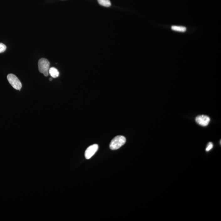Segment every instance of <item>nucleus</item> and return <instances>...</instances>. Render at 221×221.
Returning a JSON list of instances; mask_svg holds the SVG:
<instances>
[{
    "mask_svg": "<svg viewBox=\"0 0 221 221\" xmlns=\"http://www.w3.org/2000/svg\"><path fill=\"white\" fill-rule=\"evenodd\" d=\"M213 143L210 142L208 143V144L207 147L206 148V151L207 152H208L211 150L213 148Z\"/></svg>",
    "mask_w": 221,
    "mask_h": 221,
    "instance_id": "obj_10",
    "label": "nucleus"
},
{
    "mask_svg": "<svg viewBox=\"0 0 221 221\" xmlns=\"http://www.w3.org/2000/svg\"><path fill=\"white\" fill-rule=\"evenodd\" d=\"M6 46L4 44L0 43V53L4 52L6 49Z\"/></svg>",
    "mask_w": 221,
    "mask_h": 221,
    "instance_id": "obj_9",
    "label": "nucleus"
},
{
    "mask_svg": "<svg viewBox=\"0 0 221 221\" xmlns=\"http://www.w3.org/2000/svg\"><path fill=\"white\" fill-rule=\"evenodd\" d=\"M126 138L123 136H118L114 138L110 144V148L112 150L118 149L125 144Z\"/></svg>",
    "mask_w": 221,
    "mask_h": 221,
    "instance_id": "obj_1",
    "label": "nucleus"
},
{
    "mask_svg": "<svg viewBox=\"0 0 221 221\" xmlns=\"http://www.w3.org/2000/svg\"><path fill=\"white\" fill-rule=\"evenodd\" d=\"M171 29L175 31L184 33L187 30V28L184 26H177V25H172L171 26Z\"/></svg>",
    "mask_w": 221,
    "mask_h": 221,
    "instance_id": "obj_7",
    "label": "nucleus"
},
{
    "mask_svg": "<svg viewBox=\"0 0 221 221\" xmlns=\"http://www.w3.org/2000/svg\"><path fill=\"white\" fill-rule=\"evenodd\" d=\"M7 79L11 85L16 90H20L22 88V84L19 79L13 74H10L7 76Z\"/></svg>",
    "mask_w": 221,
    "mask_h": 221,
    "instance_id": "obj_3",
    "label": "nucleus"
},
{
    "mask_svg": "<svg viewBox=\"0 0 221 221\" xmlns=\"http://www.w3.org/2000/svg\"><path fill=\"white\" fill-rule=\"evenodd\" d=\"M49 74L53 78H56L59 76L60 73L57 69L55 67L50 68L49 70Z\"/></svg>",
    "mask_w": 221,
    "mask_h": 221,
    "instance_id": "obj_6",
    "label": "nucleus"
},
{
    "mask_svg": "<svg viewBox=\"0 0 221 221\" xmlns=\"http://www.w3.org/2000/svg\"><path fill=\"white\" fill-rule=\"evenodd\" d=\"M98 149L97 144H93L88 147L85 152V156L87 159H89L94 155Z\"/></svg>",
    "mask_w": 221,
    "mask_h": 221,
    "instance_id": "obj_4",
    "label": "nucleus"
},
{
    "mask_svg": "<svg viewBox=\"0 0 221 221\" xmlns=\"http://www.w3.org/2000/svg\"><path fill=\"white\" fill-rule=\"evenodd\" d=\"M49 80H50V81H52V78H50Z\"/></svg>",
    "mask_w": 221,
    "mask_h": 221,
    "instance_id": "obj_11",
    "label": "nucleus"
},
{
    "mask_svg": "<svg viewBox=\"0 0 221 221\" xmlns=\"http://www.w3.org/2000/svg\"><path fill=\"white\" fill-rule=\"evenodd\" d=\"M99 4L105 7H109L111 6V3L110 0H97Z\"/></svg>",
    "mask_w": 221,
    "mask_h": 221,
    "instance_id": "obj_8",
    "label": "nucleus"
},
{
    "mask_svg": "<svg viewBox=\"0 0 221 221\" xmlns=\"http://www.w3.org/2000/svg\"><path fill=\"white\" fill-rule=\"evenodd\" d=\"M195 121L197 124L202 126L206 127L208 125L210 122V118L205 115H201L197 116Z\"/></svg>",
    "mask_w": 221,
    "mask_h": 221,
    "instance_id": "obj_5",
    "label": "nucleus"
},
{
    "mask_svg": "<svg viewBox=\"0 0 221 221\" xmlns=\"http://www.w3.org/2000/svg\"><path fill=\"white\" fill-rule=\"evenodd\" d=\"M50 65L49 61L46 59L41 58L38 61L39 70L45 77L49 76Z\"/></svg>",
    "mask_w": 221,
    "mask_h": 221,
    "instance_id": "obj_2",
    "label": "nucleus"
}]
</instances>
